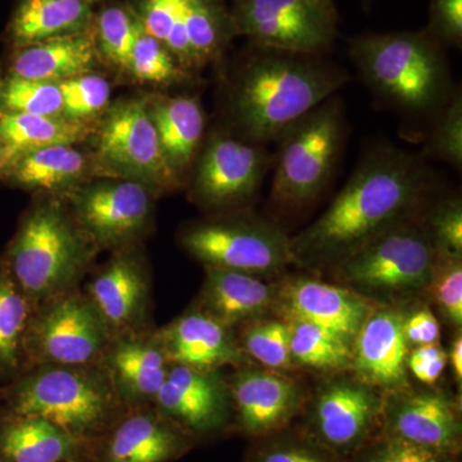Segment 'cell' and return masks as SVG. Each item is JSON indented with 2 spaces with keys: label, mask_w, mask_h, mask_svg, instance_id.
<instances>
[{
  "label": "cell",
  "mask_w": 462,
  "mask_h": 462,
  "mask_svg": "<svg viewBox=\"0 0 462 462\" xmlns=\"http://www.w3.org/2000/svg\"><path fill=\"white\" fill-rule=\"evenodd\" d=\"M127 72L142 83L160 87L188 83L193 76L178 62L162 42L149 35L143 26L134 42Z\"/></svg>",
  "instance_id": "e575fe53"
},
{
  "label": "cell",
  "mask_w": 462,
  "mask_h": 462,
  "mask_svg": "<svg viewBox=\"0 0 462 462\" xmlns=\"http://www.w3.org/2000/svg\"><path fill=\"white\" fill-rule=\"evenodd\" d=\"M361 449L357 462H457L456 456L413 445L388 434Z\"/></svg>",
  "instance_id": "b9f144b4"
},
{
  "label": "cell",
  "mask_w": 462,
  "mask_h": 462,
  "mask_svg": "<svg viewBox=\"0 0 462 462\" xmlns=\"http://www.w3.org/2000/svg\"><path fill=\"white\" fill-rule=\"evenodd\" d=\"M35 305L0 260V382L25 372V339Z\"/></svg>",
  "instance_id": "1f68e13d"
},
{
  "label": "cell",
  "mask_w": 462,
  "mask_h": 462,
  "mask_svg": "<svg viewBox=\"0 0 462 462\" xmlns=\"http://www.w3.org/2000/svg\"><path fill=\"white\" fill-rule=\"evenodd\" d=\"M97 247L60 200H44L23 218L3 256L33 305L79 288Z\"/></svg>",
  "instance_id": "5b68a950"
},
{
  "label": "cell",
  "mask_w": 462,
  "mask_h": 462,
  "mask_svg": "<svg viewBox=\"0 0 462 462\" xmlns=\"http://www.w3.org/2000/svg\"><path fill=\"white\" fill-rule=\"evenodd\" d=\"M0 112L32 116H63L62 94L56 83L8 75L0 87Z\"/></svg>",
  "instance_id": "d590c367"
},
{
  "label": "cell",
  "mask_w": 462,
  "mask_h": 462,
  "mask_svg": "<svg viewBox=\"0 0 462 462\" xmlns=\"http://www.w3.org/2000/svg\"><path fill=\"white\" fill-rule=\"evenodd\" d=\"M143 29L188 72L218 62L236 38L226 0H127Z\"/></svg>",
  "instance_id": "8fae6325"
},
{
  "label": "cell",
  "mask_w": 462,
  "mask_h": 462,
  "mask_svg": "<svg viewBox=\"0 0 462 462\" xmlns=\"http://www.w3.org/2000/svg\"><path fill=\"white\" fill-rule=\"evenodd\" d=\"M96 2L102 3L105 2V0H96Z\"/></svg>",
  "instance_id": "f907efd6"
},
{
  "label": "cell",
  "mask_w": 462,
  "mask_h": 462,
  "mask_svg": "<svg viewBox=\"0 0 462 462\" xmlns=\"http://www.w3.org/2000/svg\"><path fill=\"white\" fill-rule=\"evenodd\" d=\"M404 334L409 345L424 346L439 342L440 328L436 315L430 309H421L406 316Z\"/></svg>",
  "instance_id": "bcb514c9"
},
{
  "label": "cell",
  "mask_w": 462,
  "mask_h": 462,
  "mask_svg": "<svg viewBox=\"0 0 462 462\" xmlns=\"http://www.w3.org/2000/svg\"><path fill=\"white\" fill-rule=\"evenodd\" d=\"M430 287L440 312L454 327L462 324V256L437 251Z\"/></svg>",
  "instance_id": "60d3db41"
},
{
  "label": "cell",
  "mask_w": 462,
  "mask_h": 462,
  "mask_svg": "<svg viewBox=\"0 0 462 462\" xmlns=\"http://www.w3.org/2000/svg\"><path fill=\"white\" fill-rule=\"evenodd\" d=\"M99 57L107 60L115 69L127 71L130 53L142 23L127 0L109 3L96 11L91 23Z\"/></svg>",
  "instance_id": "836d02e7"
},
{
  "label": "cell",
  "mask_w": 462,
  "mask_h": 462,
  "mask_svg": "<svg viewBox=\"0 0 462 462\" xmlns=\"http://www.w3.org/2000/svg\"><path fill=\"white\" fill-rule=\"evenodd\" d=\"M98 60L90 26L85 32L12 48L8 75L58 84L75 76L89 74Z\"/></svg>",
  "instance_id": "d4e9b609"
},
{
  "label": "cell",
  "mask_w": 462,
  "mask_h": 462,
  "mask_svg": "<svg viewBox=\"0 0 462 462\" xmlns=\"http://www.w3.org/2000/svg\"><path fill=\"white\" fill-rule=\"evenodd\" d=\"M170 365H184L203 372L239 366L245 361L242 346L231 328L205 310H189L162 329L154 330Z\"/></svg>",
  "instance_id": "ffe728a7"
},
{
  "label": "cell",
  "mask_w": 462,
  "mask_h": 462,
  "mask_svg": "<svg viewBox=\"0 0 462 462\" xmlns=\"http://www.w3.org/2000/svg\"><path fill=\"white\" fill-rule=\"evenodd\" d=\"M7 156H5V148H3L2 143H0V178H2V175L3 173H5V169H7Z\"/></svg>",
  "instance_id": "c3c4849f"
},
{
  "label": "cell",
  "mask_w": 462,
  "mask_h": 462,
  "mask_svg": "<svg viewBox=\"0 0 462 462\" xmlns=\"http://www.w3.org/2000/svg\"><path fill=\"white\" fill-rule=\"evenodd\" d=\"M111 339L83 289H72L35 306L25 339L26 369L100 364Z\"/></svg>",
  "instance_id": "30bf717a"
},
{
  "label": "cell",
  "mask_w": 462,
  "mask_h": 462,
  "mask_svg": "<svg viewBox=\"0 0 462 462\" xmlns=\"http://www.w3.org/2000/svg\"><path fill=\"white\" fill-rule=\"evenodd\" d=\"M181 245L206 267L256 276L276 275L296 263L291 236L266 218L238 214L191 225Z\"/></svg>",
  "instance_id": "ba28073f"
},
{
  "label": "cell",
  "mask_w": 462,
  "mask_h": 462,
  "mask_svg": "<svg viewBox=\"0 0 462 462\" xmlns=\"http://www.w3.org/2000/svg\"><path fill=\"white\" fill-rule=\"evenodd\" d=\"M402 312L391 307L372 310L352 345V361L360 382L369 387L400 388L407 378L409 342Z\"/></svg>",
  "instance_id": "44dd1931"
},
{
  "label": "cell",
  "mask_w": 462,
  "mask_h": 462,
  "mask_svg": "<svg viewBox=\"0 0 462 462\" xmlns=\"http://www.w3.org/2000/svg\"><path fill=\"white\" fill-rule=\"evenodd\" d=\"M285 320L311 322L351 345L373 306L352 289L310 278L291 279L276 291Z\"/></svg>",
  "instance_id": "ac0fdd59"
},
{
  "label": "cell",
  "mask_w": 462,
  "mask_h": 462,
  "mask_svg": "<svg viewBox=\"0 0 462 462\" xmlns=\"http://www.w3.org/2000/svg\"><path fill=\"white\" fill-rule=\"evenodd\" d=\"M448 356L439 343L418 346L407 357V370L427 385L436 384L445 372Z\"/></svg>",
  "instance_id": "f6af8a7d"
},
{
  "label": "cell",
  "mask_w": 462,
  "mask_h": 462,
  "mask_svg": "<svg viewBox=\"0 0 462 462\" xmlns=\"http://www.w3.org/2000/svg\"><path fill=\"white\" fill-rule=\"evenodd\" d=\"M239 427L252 437H269L293 418L300 402L293 380L275 372L245 370L229 388Z\"/></svg>",
  "instance_id": "603a6c76"
},
{
  "label": "cell",
  "mask_w": 462,
  "mask_h": 462,
  "mask_svg": "<svg viewBox=\"0 0 462 462\" xmlns=\"http://www.w3.org/2000/svg\"><path fill=\"white\" fill-rule=\"evenodd\" d=\"M94 133L96 127L89 121L71 120L63 116L48 117L0 112V143L8 166L29 152L53 145L79 144Z\"/></svg>",
  "instance_id": "4dcf8cb0"
},
{
  "label": "cell",
  "mask_w": 462,
  "mask_h": 462,
  "mask_svg": "<svg viewBox=\"0 0 462 462\" xmlns=\"http://www.w3.org/2000/svg\"><path fill=\"white\" fill-rule=\"evenodd\" d=\"M385 415V434L413 445L457 456L461 446V421L457 410L438 393H418L397 398Z\"/></svg>",
  "instance_id": "cb8c5ba5"
},
{
  "label": "cell",
  "mask_w": 462,
  "mask_h": 462,
  "mask_svg": "<svg viewBox=\"0 0 462 462\" xmlns=\"http://www.w3.org/2000/svg\"><path fill=\"white\" fill-rule=\"evenodd\" d=\"M275 300V289L260 276L206 267L199 307L231 328L266 314Z\"/></svg>",
  "instance_id": "83f0119b"
},
{
  "label": "cell",
  "mask_w": 462,
  "mask_h": 462,
  "mask_svg": "<svg viewBox=\"0 0 462 462\" xmlns=\"http://www.w3.org/2000/svg\"><path fill=\"white\" fill-rule=\"evenodd\" d=\"M285 321L291 329V354L294 365L334 370L351 364L352 345L348 340L311 322Z\"/></svg>",
  "instance_id": "d6a6232c"
},
{
  "label": "cell",
  "mask_w": 462,
  "mask_h": 462,
  "mask_svg": "<svg viewBox=\"0 0 462 462\" xmlns=\"http://www.w3.org/2000/svg\"><path fill=\"white\" fill-rule=\"evenodd\" d=\"M446 51L424 29L363 33L348 47L352 63L376 98L404 115L433 118L456 90Z\"/></svg>",
  "instance_id": "3957f363"
},
{
  "label": "cell",
  "mask_w": 462,
  "mask_h": 462,
  "mask_svg": "<svg viewBox=\"0 0 462 462\" xmlns=\"http://www.w3.org/2000/svg\"><path fill=\"white\" fill-rule=\"evenodd\" d=\"M100 365L127 407L153 404L170 369L156 334L149 329L112 338Z\"/></svg>",
  "instance_id": "7402d4cb"
},
{
  "label": "cell",
  "mask_w": 462,
  "mask_h": 462,
  "mask_svg": "<svg viewBox=\"0 0 462 462\" xmlns=\"http://www.w3.org/2000/svg\"><path fill=\"white\" fill-rule=\"evenodd\" d=\"M84 293L112 338L149 329L151 279L133 245L116 249L115 256L88 282Z\"/></svg>",
  "instance_id": "9a60e30c"
},
{
  "label": "cell",
  "mask_w": 462,
  "mask_h": 462,
  "mask_svg": "<svg viewBox=\"0 0 462 462\" xmlns=\"http://www.w3.org/2000/svg\"><path fill=\"white\" fill-rule=\"evenodd\" d=\"M229 387L217 372L170 365L154 406L189 433L220 428L229 413Z\"/></svg>",
  "instance_id": "e0dca14e"
},
{
  "label": "cell",
  "mask_w": 462,
  "mask_h": 462,
  "mask_svg": "<svg viewBox=\"0 0 462 462\" xmlns=\"http://www.w3.org/2000/svg\"><path fill=\"white\" fill-rule=\"evenodd\" d=\"M0 87H2V79H0Z\"/></svg>",
  "instance_id": "816d5d0a"
},
{
  "label": "cell",
  "mask_w": 462,
  "mask_h": 462,
  "mask_svg": "<svg viewBox=\"0 0 462 462\" xmlns=\"http://www.w3.org/2000/svg\"><path fill=\"white\" fill-rule=\"evenodd\" d=\"M0 401L5 412L44 419L79 445L106 434L129 409L100 364L29 367L0 388Z\"/></svg>",
  "instance_id": "277c9868"
},
{
  "label": "cell",
  "mask_w": 462,
  "mask_h": 462,
  "mask_svg": "<svg viewBox=\"0 0 462 462\" xmlns=\"http://www.w3.org/2000/svg\"><path fill=\"white\" fill-rule=\"evenodd\" d=\"M448 360L451 361L452 370L456 382L461 383L462 379V339L461 336L456 337L452 342L451 351H449Z\"/></svg>",
  "instance_id": "7dc6e473"
},
{
  "label": "cell",
  "mask_w": 462,
  "mask_h": 462,
  "mask_svg": "<svg viewBox=\"0 0 462 462\" xmlns=\"http://www.w3.org/2000/svg\"><path fill=\"white\" fill-rule=\"evenodd\" d=\"M79 443L66 431L38 416L3 411L0 462H67Z\"/></svg>",
  "instance_id": "f1b7e54d"
},
{
  "label": "cell",
  "mask_w": 462,
  "mask_h": 462,
  "mask_svg": "<svg viewBox=\"0 0 462 462\" xmlns=\"http://www.w3.org/2000/svg\"><path fill=\"white\" fill-rule=\"evenodd\" d=\"M436 190L421 154L379 144L361 158L324 212L291 238L296 263L334 264L398 225L418 217Z\"/></svg>",
  "instance_id": "6da1fadb"
},
{
  "label": "cell",
  "mask_w": 462,
  "mask_h": 462,
  "mask_svg": "<svg viewBox=\"0 0 462 462\" xmlns=\"http://www.w3.org/2000/svg\"><path fill=\"white\" fill-rule=\"evenodd\" d=\"M424 158L442 161L446 165L461 170L462 166V94L456 89L445 107L434 117L433 127Z\"/></svg>",
  "instance_id": "74e56055"
},
{
  "label": "cell",
  "mask_w": 462,
  "mask_h": 462,
  "mask_svg": "<svg viewBox=\"0 0 462 462\" xmlns=\"http://www.w3.org/2000/svg\"><path fill=\"white\" fill-rule=\"evenodd\" d=\"M96 0H17L5 27L11 48L26 47L89 29Z\"/></svg>",
  "instance_id": "4316f807"
},
{
  "label": "cell",
  "mask_w": 462,
  "mask_h": 462,
  "mask_svg": "<svg viewBox=\"0 0 462 462\" xmlns=\"http://www.w3.org/2000/svg\"><path fill=\"white\" fill-rule=\"evenodd\" d=\"M148 112L167 162L185 181L205 138L202 103L191 96H158L148 99Z\"/></svg>",
  "instance_id": "484cf974"
},
{
  "label": "cell",
  "mask_w": 462,
  "mask_h": 462,
  "mask_svg": "<svg viewBox=\"0 0 462 462\" xmlns=\"http://www.w3.org/2000/svg\"><path fill=\"white\" fill-rule=\"evenodd\" d=\"M234 35L249 44L302 54H327L338 38L336 0H233Z\"/></svg>",
  "instance_id": "9c48e42d"
},
{
  "label": "cell",
  "mask_w": 462,
  "mask_h": 462,
  "mask_svg": "<svg viewBox=\"0 0 462 462\" xmlns=\"http://www.w3.org/2000/svg\"><path fill=\"white\" fill-rule=\"evenodd\" d=\"M421 214L334 263L338 281L361 296H410L430 287L437 248Z\"/></svg>",
  "instance_id": "52a82bcc"
},
{
  "label": "cell",
  "mask_w": 462,
  "mask_h": 462,
  "mask_svg": "<svg viewBox=\"0 0 462 462\" xmlns=\"http://www.w3.org/2000/svg\"><path fill=\"white\" fill-rule=\"evenodd\" d=\"M71 214L97 248L134 245L151 225L153 191L130 179H107L69 191Z\"/></svg>",
  "instance_id": "5bb4252c"
},
{
  "label": "cell",
  "mask_w": 462,
  "mask_h": 462,
  "mask_svg": "<svg viewBox=\"0 0 462 462\" xmlns=\"http://www.w3.org/2000/svg\"><path fill=\"white\" fill-rule=\"evenodd\" d=\"M62 94L63 117L89 121L107 108L111 87L107 79L99 75L84 74L58 83Z\"/></svg>",
  "instance_id": "f35d334b"
},
{
  "label": "cell",
  "mask_w": 462,
  "mask_h": 462,
  "mask_svg": "<svg viewBox=\"0 0 462 462\" xmlns=\"http://www.w3.org/2000/svg\"><path fill=\"white\" fill-rule=\"evenodd\" d=\"M425 32L445 50L462 48V0H430Z\"/></svg>",
  "instance_id": "7bdbcfd3"
},
{
  "label": "cell",
  "mask_w": 462,
  "mask_h": 462,
  "mask_svg": "<svg viewBox=\"0 0 462 462\" xmlns=\"http://www.w3.org/2000/svg\"><path fill=\"white\" fill-rule=\"evenodd\" d=\"M346 69L325 54L291 53L249 44L234 76L233 130L249 141L276 142L288 127L348 83Z\"/></svg>",
  "instance_id": "7a4b0ae2"
},
{
  "label": "cell",
  "mask_w": 462,
  "mask_h": 462,
  "mask_svg": "<svg viewBox=\"0 0 462 462\" xmlns=\"http://www.w3.org/2000/svg\"><path fill=\"white\" fill-rule=\"evenodd\" d=\"M243 351L267 369L293 367L291 354V329L285 320L256 321L243 336Z\"/></svg>",
  "instance_id": "8d00e7d4"
},
{
  "label": "cell",
  "mask_w": 462,
  "mask_h": 462,
  "mask_svg": "<svg viewBox=\"0 0 462 462\" xmlns=\"http://www.w3.org/2000/svg\"><path fill=\"white\" fill-rule=\"evenodd\" d=\"M331 452L312 440H272L260 447L249 462H334Z\"/></svg>",
  "instance_id": "ee69618b"
},
{
  "label": "cell",
  "mask_w": 462,
  "mask_h": 462,
  "mask_svg": "<svg viewBox=\"0 0 462 462\" xmlns=\"http://www.w3.org/2000/svg\"><path fill=\"white\" fill-rule=\"evenodd\" d=\"M372 387L361 382H339L325 389L312 410L316 443L331 454H351L363 448L382 413Z\"/></svg>",
  "instance_id": "2e32d148"
},
{
  "label": "cell",
  "mask_w": 462,
  "mask_h": 462,
  "mask_svg": "<svg viewBox=\"0 0 462 462\" xmlns=\"http://www.w3.org/2000/svg\"><path fill=\"white\" fill-rule=\"evenodd\" d=\"M89 161L74 145L36 149L17 158L3 180L26 190L71 191L87 176Z\"/></svg>",
  "instance_id": "f546056e"
},
{
  "label": "cell",
  "mask_w": 462,
  "mask_h": 462,
  "mask_svg": "<svg viewBox=\"0 0 462 462\" xmlns=\"http://www.w3.org/2000/svg\"><path fill=\"white\" fill-rule=\"evenodd\" d=\"M370 2H373V0H364V5H369Z\"/></svg>",
  "instance_id": "681fc988"
},
{
  "label": "cell",
  "mask_w": 462,
  "mask_h": 462,
  "mask_svg": "<svg viewBox=\"0 0 462 462\" xmlns=\"http://www.w3.org/2000/svg\"><path fill=\"white\" fill-rule=\"evenodd\" d=\"M97 160L105 169L147 185L156 193L172 191L184 181L167 162L148 112V99H127L114 106L98 129Z\"/></svg>",
  "instance_id": "4fadbf2b"
},
{
  "label": "cell",
  "mask_w": 462,
  "mask_h": 462,
  "mask_svg": "<svg viewBox=\"0 0 462 462\" xmlns=\"http://www.w3.org/2000/svg\"><path fill=\"white\" fill-rule=\"evenodd\" d=\"M272 166L266 144L216 132L203 143L191 167V199L211 211H238L257 196Z\"/></svg>",
  "instance_id": "7c38bea8"
},
{
  "label": "cell",
  "mask_w": 462,
  "mask_h": 462,
  "mask_svg": "<svg viewBox=\"0 0 462 462\" xmlns=\"http://www.w3.org/2000/svg\"><path fill=\"white\" fill-rule=\"evenodd\" d=\"M345 102L331 96L279 136L270 203L293 212L314 203L330 184L345 148Z\"/></svg>",
  "instance_id": "8992f818"
},
{
  "label": "cell",
  "mask_w": 462,
  "mask_h": 462,
  "mask_svg": "<svg viewBox=\"0 0 462 462\" xmlns=\"http://www.w3.org/2000/svg\"><path fill=\"white\" fill-rule=\"evenodd\" d=\"M100 462H169L189 447V431L154 404L129 407L109 428Z\"/></svg>",
  "instance_id": "d6986e66"
},
{
  "label": "cell",
  "mask_w": 462,
  "mask_h": 462,
  "mask_svg": "<svg viewBox=\"0 0 462 462\" xmlns=\"http://www.w3.org/2000/svg\"><path fill=\"white\" fill-rule=\"evenodd\" d=\"M434 196V194H433ZM431 196V199H433ZM422 209V223L430 231L437 251L462 256V202L460 196L431 200Z\"/></svg>",
  "instance_id": "ab89813d"
}]
</instances>
